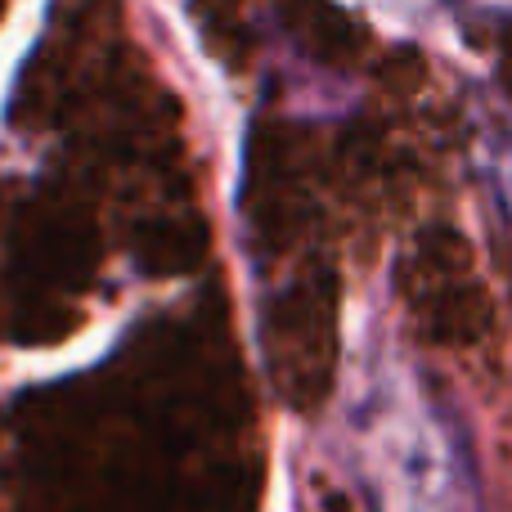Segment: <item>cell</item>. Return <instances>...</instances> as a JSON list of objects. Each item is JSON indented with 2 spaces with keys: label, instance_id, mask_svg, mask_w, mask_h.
I'll list each match as a JSON object with an SVG mask.
<instances>
[{
  "label": "cell",
  "instance_id": "cell-3",
  "mask_svg": "<svg viewBox=\"0 0 512 512\" xmlns=\"http://www.w3.org/2000/svg\"><path fill=\"white\" fill-rule=\"evenodd\" d=\"M486 9H512V0H481Z\"/></svg>",
  "mask_w": 512,
  "mask_h": 512
},
{
  "label": "cell",
  "instance_id": "cell-1",
  "mask_svg": "<svg viewBox=\"0 0 512 512\" xmlns=\"http://www.w3.org/2000/svg\"><path fill=\"white\" fill-rule=\"evenodd\" d=\"M351 432L373 512H481L468 441L418 373L378 364Z\"/></svg>",
  "mask_w": 512,
  "mask_h": 512
},
{
  "label": "cell",
  "instance_id": "cell-4",
  "mask_svg": "<svg viewBox=\"0 0 512 512\" xmlns=\"http://www.w3.org/2000/svg\"><path fill=\"white\" fill-rule=\"evenodd\" d=\"M373 5H387V9H405L409 0H373Z\"/></svg>",
  "mask_w": 512,
  "mask_h": 512
},
{
  "label": "cell",
  "instance_id": "cell-2",
  "mask_svg": "<svg viewBox=\"0 0 512 512\" xmlns=\"http://www.w3.org/2000/svg\"><path fill=\"white\" fill-rule=\"evenodd\" d=\"M481 144V176L495 198V207L512 225V122H486L477 135Z\"/></svg>",
  "mask_w": 512,
  "mask_h": 512
}]
</instances>
